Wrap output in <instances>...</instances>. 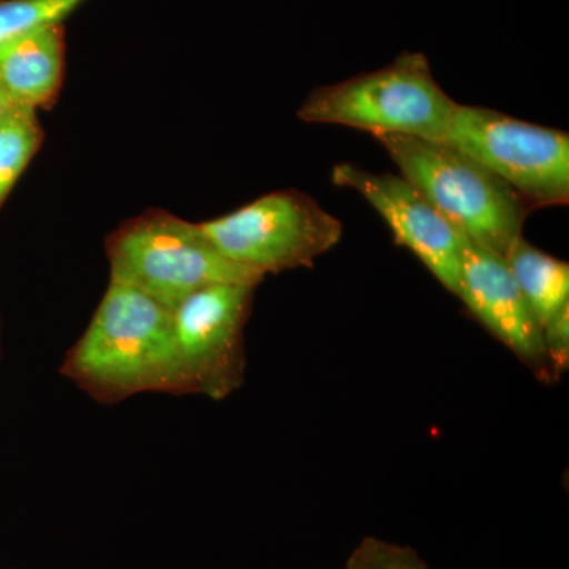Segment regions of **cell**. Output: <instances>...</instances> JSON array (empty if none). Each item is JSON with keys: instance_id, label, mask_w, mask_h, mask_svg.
Instances as JSON below:
<instances>
[{"instance_id": "52a82bcc", "label": "cell", "mask_w": 569, "mask_h": 569, "mask_svg": "<svg viewBox=\"0 0 569 569\" xmlns=\"http://www.w3.org/2000/svg\"><path fill=\"white\" fill-rule=\"evenodd\" d=\"M332 182L351 189L391 228L397 246L417 254L449 293L458 295L463 234L402 176L370 173L351 163L332 168Z\"/></svg>"}, {"instance_id": "30bf717a", "label": "cell", "mask_w": 569, "mask_h": 569, "mask_svg": "<svg viewBox=\"0 0 569 569\" xmlns=\"http://www.w3.org/2000/svg\"><path fill=\"white\" fill-rule=\"evenodd\" d=\"M66 63V29L47 22L0 43V81L14 103L39 111L61 91Z\"/></svg>"}, {"instance_id": "7c38bea8", "label": "cell", "mask_w": 569, "mask_h": 569, "mask_svg": "<svg viewBox=\"0 0 569 569\" xmlns=\"http://www.w3.org/2000/svg\"><path fill=\"white\" fill-rule=\"evenodd\" d=\"M43 142L37 110L13 103L0 118V208Z\"/></svg>"}, {"instance_id": "5b68a950", "label": "cell", "mask_w": 569, "mask_h": 569, "mask_svg": "<svg viewBox=\"0 0 569 569\" xmlns=\"http://www.w3.org/2000/svg\"><path fill=\"white\" fill-rule=\"evenodd\" d=\"M200 227L223 257L264 277L310 268L343 233L337 217L299 190L264 194Z\"/></svg>"}, {"instance_id": "8fae6325", "label": "cell", "mask_w": 569, "mask_h": 569, "mask_svg": "<svg viewBox=\"0 0 569 569\" xmlns=\"http://www.w3.org/2000/svg\"><path fill=\"white\" fill-rule=\"evenodd\" d=\"M539 325L569 305V266L519 238L505 257Z\"/></svg>"}, {"instance_id": "5bb4252c", "label": "cell", "mask_w": 569, "mask_h": 569, "mask_svg": "<svg viewBox=\"0 0 569 569\" xmlns=\"http://www.w3.org/2000/svg\"><path fill=\"white\" fill-rule=\"evenodd\" d=\"M546 358L553 369H565L569 358V305L542 326Z\"/></svg>"}, {"instance_id": "ba28073f", "label": "cell", "mask_w": 569, "mask_h": 569, "mask_svg": "<svg viewBox=\"0 0 569 569\" xmlns=\"http://www.w3.org/2000/svg\"><path fill=\"white\" fill-rule=\"evenodd\" d=\"M254 288L246 283H212L174 307L176 343L192 388L220 396L233 387Z\"/></svg>"}, {"instance_id": "2e32d148", "label": "cell", "mask_w": 569, "mask_h": 569, "mask_svg": "<svg viewBox=\"0 0 569 569\" xmlns=\"http://www.w3.org/2000/svg\"><path fill=\"white\" fill-rule=\"evenodd\" d=\"M13 103V99H11L9 91H7L3 82L0 81V118L9 111V108Z\"/></svg>"}, {"instance_id": "7a4b0ae2", "label": "cell", "mask_w": 569, "mask_h": 569, "mask_svg": "<svg viewBox=\"0 0 569 569\" xmlns=\"http://www.w3.org/2000/svg\"><path fill=\"white\" fill-rule=\"evenodd\" d=\"M376 138L400 176L417 187L468 241L505 258L522 238L530 209L485 164L447 141L406 134Z\"/></svg>"}, {"instance_id": "4fadbf2b", "label": "cell", "mask_w": 569, "mask_h": 569, "mask_svg": "<svg viewBox=\"0 0 569 569\" xmlns=\"http://www.w3.org/2000/svg\"><path fill=\"white\" fill-rule=\"evenodd\" d=\"M84 2L86 0H2L0 43L37 26L62 22Z\"/></svg>"}, {"instance_id": "e0dca14e", "label": "cell", "mask_w": 569, "mask_h": 569, "mask_svg": "<svg viewBox=\"0 0 569 569\" xmlns=\"http://www.w3.org/2000/svg\"><path fill=\"white\" fill-rule=\"evenodd\" d=\"M365 569H367V568H365Z\"/></svg>"}, {"instance_id": "3957f363", "label": "cell", "mask_w": 569, "mask_h": 569, "mask_svg": "<svg viewBox=\"0 0 569 569\" xmlns=\"http://www.w3.org/2000/svg\"><path fill=\"white\" fill-rule=\"evenodd\" d=\"M458 102L433 78L422 52H402L396 61L350 80L321 86L298 110L309 123H335L373 134H406L445 141Z\"/></svg>"}, {"instance_id": "277c9868", "label": "cell", "mask_w": 569, "mask_h": 569, "mask_svg": "<svg viewBox=\"0 0 569 569\" xmlns=\"http://www.w3.org/2000/svg\"><path fill=\"white\" fill-rule=\"evenodd\" d=\"M111 280L129 284L173 310L212 283L258 287L264 276L233 263L201 230L170 212H148L119 228L108 241Z\"/></svg>"}, {"instance_id": "6da1fadb", "label": "cell", "mask_w": 569, "mask_h": 569, "mask_svg": "<svg viewBox=\"0 0 569 569\" xmlns=\"http://www.w3.org/2000/svg\"><path fill=\"white\" fill-rule=\"evenodd\" d=\"M67 372L108 396L192 388L176 343L173 310L112 280Z\"/></svg>"}, {"instance_id": "8992f818", "label": "cell", "mask_w": 569, "mask_h": 569, "mask_svg": "<svg viewBox=\"0 0 569 569\" xmlns=\"http://www.w3.org/2000/svg\"><path fill=\"white\" fill-rule=\"evenodd\" d=\"M445 141L507 182L530 211L568 203L567 132L489 108L458 104Z\"/></svg>"}, {"instance_id": "9a60e30c", "label": "cell", "mask_w": 569, "mask_h": 569, "mask_svg": "<svg viewBox=\"0 0 569 569\" xmlns=\"http://www.w3.org/2000/svg\"><path fill=\"white\" fill-rule=\"evenodd\" d=\"M367 569H422L415 561L399 556H377Z\"/></svg>"}, {"instance_id": "9c48e42d", "label": "cell", "mask_w": 569, "mask_h": 569, "mask_svg": "<svg viewBox=\"0 0 569 569\" xmlns=\"http://www.w3.org/2000/svg\"><path fill=\"white\" fill-rule=\"evenodd\" d=\"M471 316L527 365L545 367V340L538 318L500 254L463 236L458 295Z\"/></svg>"}]
</instances>
